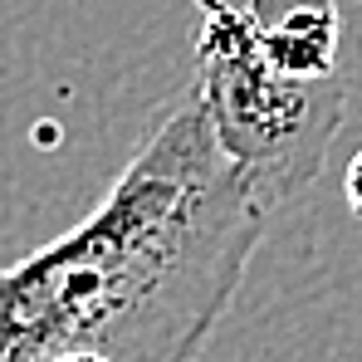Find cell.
<instances>
[{
    "instance_id": "obj_1",
    "label": "cell",
    "mask_w": 362,
    "mask_h": 362,
    "mask_svg": "<svg viewBox=\"0 0 362 362\" xmlns=\"http://www.w3.org/2000/svg\"><path fill=\"white\" fill-rule=\"evenodd\" d=\"M264 221L186 83L103 201L0 269V362H196L240 294Z\"/></svg>"
},
{
    "instance_id": "obj_2",
    "label": "cell",
    "mask_w": 362,
    "mask_h": 362,
    "mask_svg": "<svg viewBox=\"0 0 362 362\" xmlns=\"http://www.w3.org/2000/svg\"><path fill=\"white\" fill-rule=\"evenodd\" d=\"M196 93L211 113L221 152L240 167L264 211L294 201L328 167L348 118V78H303L264 54L250 10L196 0Z\"/></svg>"
},
{
    "instance_id": "obj_3",
    "label": "cell",
    "mask_w": 362,
    "mask_h": 362,
    "mask_svg": "<svg viewBox=\"0 0 362 362\" xmlns=\"http://www.w3.org/2000/svg\"><path fill=\"white\" fill-rule=\"evenodd\" d=\"M245 10L264 54L279 69L303 78L338 74V45H343L338 0H250Z\"/></svg>"
},
{
    "instance_id": "obj_4",
    "label": "cell",
    "mask_w": 362,
    "mask_h": 362,
    "mask_svg": "<svg viewBox=\"0 0 362 362\" xmlns=\"http://www.w3.org/2000/svg\"><path fill=\"white\" fill-rule=\"evenodd\" d=\"M343 201H348V211L362 221V152H353V162L343 172Z\"/></svg>"
}]
</instances>
